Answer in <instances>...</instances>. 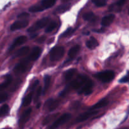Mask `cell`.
<instances>
[{
    "mask_svg": "<svg viewBox=\"0 0 129 129\" xmlns=\"http://www.w3.org/2000/svg\"><path fill=\"white\" fill-rule=\"evenodd\" d=\"M89 78L85 75H79L74 80L70 82V84L67 86L63 92L61 93V95H64L71 89L79 90L85 82L87 81Z\"/></svg>",
    "mask_w": 129,
    "mask_h": 129,
    "instance_id": "obj_1",
    "label": "cell"
},
{
    "mask_svg": "<svg viewBox=\"0 0 129 129\" xmlns=\"http://www.w3.org/2000/svg\"><path fill=\"white\" fill-rule=\"evenodd\" d=\"M115 72L111 70H105V71L100 72L94 75L95 78L104 83H108L112 81L115 78Z\"/></svg>",
    "mask_w": 129,
    "mask_h": 129,
    "instance_id": "obj_2",
    "label": "cell"
},
{
    "mask_svg": "<svg viewBox=\"0 0 129 129\" xmlns=\"http://www.w3.org/2000/svg\"><path fill=\"white\" fill-rule=\"evenodd\" d=\"M64 54V48L62 46L53 48L49 53V58L52 61H56L61 59Z\"/></svg>",
    "mask_w": 129,
    "mask_h": 129,
    "instance_id": "obj_3",
    "label": "cell"
},
{
    "mask_svg": "<svg viewBox=\"0 0 129 129\" xmlns=\"http://www.w3.org/2000/svg\"><path fill=\"white\" fill-rule=\"evenodd\" d=\"M49 22V18H48V17L42 18V19L39 20L38 22H36V23H34L33 25H32L30 27H29L28 29L27 30V31H28V32H30V33H32V32H36V31L38 30L41 29V28L46 27V26L48 24Z\"/></svg>",
    "mask_w": 129,
    "mask_h": 129,
    "instance_id": "obj_4",
    "label": "cell"
},
{
    "mask_svg": "<svg viewBox=\"0 0 129 129\" xmlns=\"http://www.w3.org/2000/svg\"><path fill=\"white\" fill-rule=\"evenodd\" d=\"M71 117L72 116L70 113L63 114L61 116H59L56 121H54V123L49 127V129H56L57 128L60 126L61 125L67 122L71 118Z\"/></svg>",
    "mask_w": 129,
    "mask_h": 129,
    "instance_id": "obj_5",
    "label": "cell"
},
{
    "mask_svg": "<svg viewBox=\"0 0 129 129\" xmlns=\"http://www.w3.org/2000/svg\"><path fill=\"white\" fill-rule=\"evenodd\" d=\"M30 61V60L28 57L23 59L19 63H18L15 66V67L14 68V70H14V72L17 75L24 73L27 69L28 63H29Z\"/></svg>",
    "mask_w": 129,
    "mask_h": 129,
    "instance_id": "obj_6",
    "label": "cell"
},
{
    "mask_svg": "<svg viewBox=\"0 0 129 129\" xmlns=\"http://www.w3.org/2000/svg\"><path fill=\"white\" fill-rule=\"evenodd\" d=\"M94 83L90 79H88L87 81L84 84V85L78 90L79 94H84L85 95H90L92 92Z\"/></svg>",
    "mask_w": 129,
    "mask_h": 129,
    "instance_id": "obj_7",
    "label": "cell"
},
{
    "mask_svg": "<svg viewBox=\"0 0 129 129\" xmlns=\"http://www.w3.org/2000/svg\"><path fill=\"white\" fill-rule=\"evenodd\" d=\"M59 101L54 99H49L44 104V108L48 111H54L59 106Z\"/></svg>",
    "mask_w": 129,
    "mask_h": 129,
    "instance_id": "obj_8",
    "label": "cell"
},
{
    "mask_svg": "<svg viewBox=\"0 0 129 129\" xmlns=\"http://www.w3.org/2000/svg\"><path fill=\"white\" fill-rule=\"evenodd\" d=\"M98 113V111H96V110H89V111H86V112L80 114V115L77 118L76 122L79 123L85 121V120L89 119V118L91 117V116L96 115Z\"/></svg>",
    "mask_w": 129,
    "mask_h": 129,
    "instance_id": "obj_9",
    "label": "cell"
},
{
    "mask_svg": "<svg viewBox=\"0 0 129 129\" xmlns=\"http://www.w3.org/2000/svg\"><path fill=\"white\" fill-rule=\"evenodd\" d=\"M31 113H32V108H29L22 114L20 118L19 122H18L20 126H23L28 121L30 118V116Z\"/></svg>",
    "mask_w": 129,
    "mask_h": 129,
    "instance_id": "obj_10",
    "label": "cell"
},
{
    "mask_svg": "<svg viewBox=\"0 0 129 129\" xmlns=\"http://www.w3.org/2000/svg\"><path fill=\"white\" fill-rule=\"evenodd\" d=\"M28 24V21L23 20H19L14 22L13 24L11 25L10 29L11 30H16L21 29V28H25L27 27Z\"/></svg>",
    "mask_w": 129,
    "mask_h": 129,
    "instance_id": "obj_11",
    "label": "cell"
},
{
    "mask_svg": "<svg viewBox=\"0 0 129 129\" xmlns=\"http://www.w3.org/2000/svg\"><path fill=\"white\" fill-rule=\"evenodd\" d=\"M27 40V37L25 36H21L18 37L14 41V42L13 43V44H12V46H10V48H9V51L13 50L15 48H17L18 46L21 45V44H23V43H25Z\"/></svg>",
    "mask_w": 129,
    "mask_h": 129,
    "instance_id": "obj_12",
    "label": "cell"
},
{
    "mask_svg": "<svg viewBox=\"0 0 129 129\" xmlns=\"http://www.w3.org/2000/svg\"><path fill=\"white\" fill-rule=\"evenodd\" d=\"M42 53V49L41 48L39 47H35L34 49H32V52H31L30 54L28 56L29 59L30 61H36L40 57L41 54Z\"/></svg>",
    "mask_w": 129,
    "mask_h": 129,
    "instance_id": "obj_13",
    "label": "cell"
},
{
    "mask_svg": "<svg viewBox=\"0 0 129 129\" xmlns=\"http://www.w3.org/2000/svg\"><path fill=\"white\" fill-rule=\"evenodd\" d=\"M115 16L113 14H110L105 16L101 20V25L105 27H108V26L110 25L115 20Z\"/></svg>",
    "mask_w": 129,
    "mask_h": 129,
    "instance_id": "obj_14",
    "label": "cell"
},
{
    "mask_svg": "<svg viewBox=\"0 0 129 129\" xmlns=\"http://www.w3.org/2000/svg\"><path fill=\"white\" fill-rule=\"evenodd\" d=\"M108 104V101L107 99H102V100H100L97 103H95V105H93L90 108V110H96L97 109L101 108H103L105 106H107Z\"/></svg>",
    "mask_w": 129,
    "mask_h": 129,
    "instance_id": "obj_15",
    "label": "cell"
},
{
    "mask_svg": "<svg viewBox=\"0 0 129 129\" xmlns=\"http://www.w3.org/2000/svg\"><path fill=\"white\" fill-rule=\"evenodd\" d=\"M76 72V69H69L67 71L65 72L64 73V81L66 82H70L72 79L74 77V75H75Z\"/></svg>",
    "mask_w": 129,
    "mask_h": 129,
    "instance_id": "obj_16",
    "label": "cell"
},
{
    "mask_svg": "<svg viewBox=\"0 0 129 129\" xmlns=\"http://www.w3.org/2000/svg\"><path fill=\"white\" fill-rule=\"evenodd\" d=\"M86 46L89 49H94L99 46V43L95 38L91 37L86 42Z\"/></svg>",
    "mask_w": 129,
    "mask_h": 129,
    "instance_id": "obj_17",
    "label": "cell"
},
{
    "mask_svg": "<svg viewBox=\"0 0 129 129\" xmlns=\"http://www.w3.org/2000/svg\"><path fill=\"white\" fill-rule=\"evenodd\" d=\"M57 0H42L40 5L44 10L51 8L56 3Z\"/></svg>",
    "mask_w": 129,
    "mask_h": 129,
    "instance_id": "obj_18",
    "label": "cell"
},
{
    "mask_svg": "<svg viewBox=\"0 0 129 129\" xmlns=\"http://www.w3.org/2000/svg\"><path fill=\"white\" fill-rule=\"evenodd\" d=\"M80 46L79 45H75L74 46H73L71 49H70V51H69V56L70 57V59H72L73 58H74L75 57V56L77 54V53H79V51H80Z\"/></svg>",
    "mask_w": 129,
    "mask_h": 129,
    "instance_id": "obj_19",
    "label": "cell"
},
{
    "mask_svg": "<svg viewBox=\"0 0 129 129\" xmlns=\"http://www.w3.org/2000/svg\"><path fill=\"white\" fill-rule=\"evenodd\" d=\"M30 51V48L28 46H24L23 48H20L18 51H17L15 53V57H21L26 55L28 54Z\"/></svg>",
    "mask_w": 129,
    "mask_h": 129,
    "instance_id": "obj_20",
    "label": "cell"
},
{
    "mask_svg": "<svg viewBox=\"0 0 129 129\" xmlns=\"http://www.w3.org/2000/svg\"><path fill=\"white\" fill-rule=\"evenodd\" d=\"M51 83V77L49 75H46L44 78V88L43 90V94H45L46 93L47 90H48L50 85Z\"/></svg>",
    "mask_w": 129,
    "mask_h": 129,
    "instance_id": "obj_21",
    "label": "cell"
},
{
    "mask_svg": "<svg viewBox=\"0 0 129 129\" xmlns=\"http://www.w3.org/2000/svg\"><path fill=\"white\" fill-rule=\"evenodd\" d=\"M70 8V5L69 4H64L59 6L56 9L55 13H63L64 12L69 10Z\"/></svg>",
    "mask_w": 129,
    "mask_h": 129,
    "instance_id": "obj_22",
    "label": "cell"
},
{
    "mask_svg": "<svg viewBox=\"0 0 129 129\" xmlns=\"http://www.w3.org/2000/svg\"><path fill=\"white\" fill-rule=\"evenodd\" d=\"M12 81V77H11L10 75H8V76L7 77V79H6V80H5V82H3L2 84H0V90H4L5 89L8 87L10 85Z\"/></svg>",
    "mask_w": 129,
    "mask_h": 129,
    "instance_id": "obj_23",
    "label": "cell"
},
{
    "mask_svg": "<svg viewBox=\"0 0 129 129\" xmlns=\"http://www.w3.org/2000/svg\"><path fill=\"white\" fill-rule=\"evenodd\" d=\"M32 96H33V92H31L29 94H27L24 98H23V101H22V105L25 106H27L30 104L31 101L32 100Z\"/></svg>",
    "mask_w": 129,
    "mask_h": 129,
    "instance_id": "obj_24",
    "label": "cell"
},
{
    "mask_svg": "<svg viewBox=\"0 0 129 129\" xmlns=\"http://www.w3.org/2000/svg\"><path fill=\"white\" fill-rule=\"evenodd\" d=\"M83 18L85 20L89 21V22H94L95 20L96 17H95L94 13H92V12H87V13H85L84 15Z\"/></svg>",
    "mask_w": 129,
    "mask_h": 129,
    "instance_id": "obj_25",
    "label": "cell"
},
{
    "mask_svg": "<svg viewBox=\"0 0 129 129\" xmlns=\"http://www.w3.org/2000/svg\"><path fill=\"white\" fill-rule=\"evenodd\" d=\"M58 115H59V113H56V114H53V115H48V116H46V117L44 118V121H43V124L44 125H47V124L49 123L50 121H51L52 120H54L55 118H56L57 116H58Z\"/></svg>",
    "mask_w": 129,
    "mask_h": 129,
    "instance_id": "obj_26",
    "label": "cell"
},
{
    "mask_svg": "<svg viewBox=\"0 0 129 129\" xmlns=\"http://www.w3.org/2000/svg\"><path fill=\"white\" fill-rule=\"evenodd\" d=\"M28 10H29V12H32V13H36V12H42V11L44 10V9L42 8L40 5H36L32 6L31 7H30Z\"/></svg>",
    "mask_w": 129,
    "mask_h": 129,
    "instance_id": "obj_27",
    "label": "cell"
},
{
    "mask_svg": "<svg viewBox=\"0 0 129 129\" xmlns=\"http://www.w3.org/2000/svg\"><path fill=\"white\" fill-rule=\"evenodd\" d=\"M56 27V23L54 21H52V22H49V23L48 24V25L47 26L45 30V32L46 33H49V32H51L52 31L54 30V28Z\"/></svg>",
    "mask_w": 129,
    "mask_h": 129,
    "instance_id": "obj_28",
    "label": "cell"
},
{
    "mask_svg": "<svg viewBox=\"0 0 129 129\" xmlns=\"http://www.w3.org/2000/svg\"><path fill=\"white\" fill-rule=\"evenodd\" d=\"M92 3L98 7H103L106 5V0H92Z\"/></svg>",
    "mask_w": 129,
    "mask_h": 129,
    "instance_id": "obj_29",
    "label": "cell"
},
{
    "mask_svg": "<svg viewBox=\"0 0 129 129\" xmlns=\"http://www.w3.org/2000/svg\"><path fill=\"white\" fill-rule=\"evenodd\" d=\"M9 111V107L7 105H4L0 108V116H3L7 115Z\"/></svg>",
    "mask_w": 129,
    "mask_h": 129,
    "instance_id": "obj_30",
    "label": "cell"
},
{
    "mask_svg": "<svg viewBox=\"0 0 129 129\" xmlns=\"http://www.w3.org/2000/svg\"><path fill=\"white\" fill-rule=\"evenodd\" d=\"M42 92H43V90H42L41 89V87H39L38 89V90H37L36 92L35 95H34V101H35L36 103L38 102V101H39Z\"/></svg>",
    "mask_w": 129,
    "mask_h": 129,
    "instance_id": "obj_31",
    "label": "cell"
},
{
    "mask_svg": "<svg viewBox=\"0 0 129 129\" xmlns=\"http://www.w3.org/2000/svg\"><path fill=\"white\" fill-rule=\"evenodd\" d=\"M74 32V29L72 28H69L67 30L64 32H63V34H62L61 37H67L71 35Z\"/></svg>",
    "mask_w": 129,
    "mask_h": 129,
    "instance_id": "obj_32",
    "label": "cell"
},
{
    "mask_svg": "<svg viewBox=\"0 0 129 129\" xmlns=\"http://www.w3.org/2000/svg\"><path fill=\"white\" fill-rule=\"evenodd\" d=\"M8 98V94L7 93H0V103L4 102Z\"/></svg>",
    "mask_w": 129,
    "mask_h": 129,
    "instance_id": "obj_33",
    "label": "cell"
},
{
    "mask_svg": "<svg viewBox=\"0 0 129 129\" xmlns=\"http://www.w3.org/2000/svg\"><path fill=\"white\" fill-rule=\"evenodd\" d=\"M129 81V72L128 73V74L126 75H125V77H123V78H121L120 80V82L121 83H125Z\"/></svg>",
    "mask_w": 129,
    "mask_h": 129,
    "instance_id": "obj_34",
    "label": "cell"
},
{
    "mask_svg": "<svg viewBox=\"0 0 129 129\" xmlns=\"http://www.w3.org/2000/svg\"><path fill=\"white\" fill-rule=\"evenodd\" d=\"M126 0H118L117 2V3H116V5L118 7H121L124 4H125Z\"/></svg>",
    "mask_w": 129,
    "mask_h": 129,
    "instance_id": "obj_35",
    "label": "cell"
},
{
    "mask_svg": "<svg viewBox=\"0 0 129 129\" xmlns=\"http://www.w3.org/2000/svg\"><path fill=\"white\" fill-rule=\"evenodd\" d=\"M28 16H29V14H28V13H22L18 16V18H21V19H23V18H27V17H28Z\"/></svg>",
    "mask_w": 129,
    "mask_h": 129,
    "instance_id": "obj_36",
    "label": "cell"
},
{
    "mask_svg": "<svg viewBox=\"0 0 129 129\" xmlns=\"http://www.w3.org/2000/svg\"><path fill=\"white\" fill-rule=\"evenodd\" d=\"M45 39H46V36H41V38H39V39L37 41V42H38V43H43V42L45 41Z\"/></svg>",
    "mask_w": 129,
    "mask_h": 129,
    "instance_id": "obj_37",
    "label": "cell"
},
{
    "mask_svg": "<svg viewBox=\"0 0 129 129\" xmlns=\"http://www.w3.org/2000/svg\"><path fill=\"white\" fill-rule=\"evenodd\" d=\"M38 84H39V80H36L35 82H34V84H32V87H30V89H32V90H33V89H34V88H35L38 85Z\"/></svg>",
    "mask_w": 129,
    "mask_h": 129,
    "instance_id": "obj_38",
    "label": "cell"
},
{
    "mask_svg": "<svg viewBox=\"0 0 129 129\" xmlns=\"http://www.w3.org/2000/svg\"><path fill=\"white\" fill-rule=\"evenodd\" d=\"M118 129H129V128L127 127H123V128H118Z\"/></svg>",
    "mask_w": 129,
    "mask_h": 129,
    "instance_id": "obj_39",
    "label": "cell"
},
{
    "mask_svg": "<svg viewBox=\"0 0 129 129\" xmlns=\"http://www.w3.org/2000/svg\"><path fill=\"white\" fill-rule=\"evenodd\" d=\"M61 1L63 2H68V1H69V0H61Z\"/></svg>",
    "mask_w": 129,
    "mask_h": 129,
    "instance_id": "obj_40",
    "label": "cell"
},
{
    "mask_svg": "<svg viewBox=\"0 0 129 129\" xmlns=\"http://www.w3.org/2000/svg\"><path fill=\"white\" fill-rule=\"evenodd\" d=\"M128 14H129V11H128Z\"/></svg>",
    "mask_w": 129,
    "mask_h": 129,
    "instance_id": "obj_41",
    "label": "cell"
}]
</instances>
